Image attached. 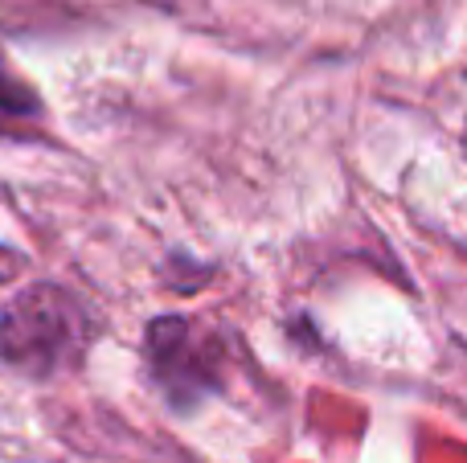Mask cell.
Masks as SVG:
<instances>
[{
	"mask_svg": "<svg viewBox=\"0 0 467 463\" xmlns=\"http://www.w3.org/2000/svg\"><path fill=\"white\" fill-rule=\"evenodd\" d=\"M37 111V98H33L29 87H21L16 78H8L5 70H0V119H8V115H16V119H25V115Z\"/></svg>",
	"mask_w": 467,
	"mask_h": 463,
	"instance_id": "obj_3",
	"label": "cell"
},
{
	"mask_svg": "<svg viewBox=\"0 0 467 463\" xmlns=\"http://www.w3.org/2000/svg\"><path fill=\"white\" fill-rule=\"evenodd\" d=\"M87 345V316L62 287H29L0 316V357L46 377L70 365Z\"/></svg>",
	"mask_w": 467,
	"mask_h": 463,
	"instance_id": "obj_1",
	"label": "cell"
},
{
	"mask_svg": "<svg viewBox=\"0 0 467 463\" xmlns=\"http://www.w3.org/2000/svg\"><path fill=\"white\" fill-rule=\"evenodd\" d=\"M148 357H152L156 382H164L172 398H193L213 377L210 345L181 316H164L148 328Z\"/></svg>",
	"mask_w": 467,
	"mask_h": 463,
	"instance_id": "obj_2",
	"label": "cell"
},
{
	"mask_svg": "<svg viewBox=\"0 0 467 463\" xmlns=\"http://www.w3.org/2000/svg\"><path fill=\"white\" fill-rule=\"evenodd\" d=\"M16 267H21V259H16V254H8V251H0V283H5V279H13Z\"/></svg>",
	"mask_w": 467,
	"mask_h": 463,
	"instance_id": "obj_4",
	"label": "cell"
}]
</instances>
